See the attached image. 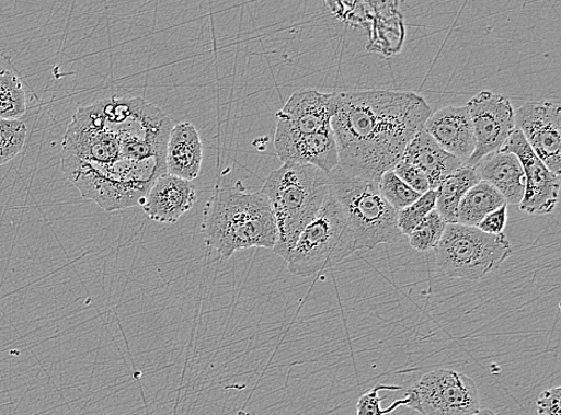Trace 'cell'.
<instances>
[{
    "mask_svg": "<svg viewBox=\"0 0 561 415\" xmlns=\"http://www.w3.org/2000/svg\"><path fill=\"white\" fill-rule=\"evenodd\" d=\"M432 114L426 100L412 92L370 89L334 93L331 127L339 166L351 175L380 180L402 161L409 142Z\"/></svg>",
    "mask_w": 561,
    "mask_h": 415,
    "instance_id": "obj_1",
    "label": "cell"
},
{
    "mask_svg": "<svg viewBox=\"0 0 561 415\" xmlns=\"http://www.w3.org/2000/svg\"><path fill=\"white\" fill-rule=\"evenodd\" d=\"M202 232L208 249L224 261L248 249L273 251L278 239L265 194L244 189L216 188L204 207Z\"/></svg>",
    "mask_w": 561,
    "mask_h": 415,
    "instance_id": "obj_2",
    "label": "cell"
},
{
    "mask_svg": "<svg viewBox=\"0 0 561 415\" xmlns=\"http://www.w3.org/2000/svg\"><path fill=\"white\" fill-rule=\"evenodd\" d=\"M260 192L270 200L276 217L278 239L273 252L288 262L299 235L331 193L330 175L317 166L283 163Z\"/></svg>",
    "mask_w": 561,
    "mask_h": 415,
    "instance_id": "obj_3",
    "label": "cell"
},
{
    "mask_svg": "<svg viewBox=\"0 0 561 415\" xmlns=\"http://www.w3.org/2000/svg\"><path fill=\"white\" fill-rule=\"evenodd\" d=\"M65 176L82 197L113 212L141 205L149 189L167 173L164 155L141 161L119 159L111 163H89L60 158Z\"/></svg>",
    "mask_w": 561,
    "mask_h": 415,
    "instance_id": "obj_4",
    "label": "cell"
},
{
    "mask_svg": "<svg viewBox=\"0 0 561 415\" xmlns=\"http://www.w3.org/2000/svg\"><path fill=\"white\" fill-rule=\"evenodd\" d=\"M331 191L355 233L359 250L394 243L401 238L398 211L383 198L377 180L351 175L341 166L330 174Z\"/></svg>",
    "mask_w": 561,
    "mask_h": 415,
    "instance_id": "obj_5",
    "label": "cell"
},
{
    "mask_svg": "<svg viewBox=\"0 0 561 415\" xmlns=\"http://www.w3.org/2000/svg\"><path fill=\"white\" fill-rule=\"evenodd\" d=\"M104 126L119 140L121 159L141 161L164 155L174 123L158 107L139 97L96 101Z\"/></svg>",
    "mask_w": 561,
    "mask_h": 415,
    "instance_id": "obj_6",
    "label": "cell"
},
{
    "mask_svg": "<svg viewBox=\"0 0 561 415\" xmlns=\"http://www.w3.org/2000/svg\"><path fill=\"white\" fill-rule=\"evenodd\" d=\"M357 251L355 233L331 191L319 214L299 235L288 268L296 277H312L341 264Z\"/></svg>",
    "mask_w": 561,
    "mask_h": 415,
    "instance_id": "obj_7",
    "label": "cell"
},
{
    "mask_svg": "<svg viewBox=\"0 0 561 415\" xmlns=\"http://www.w3.org/2000/svg\"><path fill=\"white\" fill-rule=\"evenodd\" d=\"M435 251L443 274L469 281L485 278L513 255L512 244L504 233L490 235L458 223L447 224Z\"/></svg>",
    "mask_w": 561,
    "mask_h": 415,
    "instance_id": "obj_8",
    "label": "cell"
},
{
    "mask_svg": "<svg viewBox=\"0 0 561 415\" xmlns=\"http://www.w3.org/2000/svg\"><path fill=\"white\" fill-rule=\"evenodd\" d=\"M403 399L404 407L421 415H472L480 411L476 382L465 373L447 369L425 373Z\"/></svg>",
    "mask_w": 561,
    "mask_h": 415,
    "instance_id": "obj_9",
    "label": "cell"
},
{
    "mask_svg": "<svg viewBox=\"0 0 561 415\" xmlns=\"http://www.w3.org/2000/svg\"><path fill=\"white\" fill-rule=\"evenodd\" d=\"M473 126L476 150L466 166L474 168L490 153L502 150L515 131V109L505 95L490 90L479 93L467 103Z\"/></svg>",
    "mask_w": 561,
    "mask_h": 415,
    "instance_id": "obj_10",
    "label": "cell"
},
{
    "mask_svg": "<svg viewBox=\"0 0 561 415\" xmlns=\"http://www.w3.org/2000/svg\"><path fill=\"white\" fill-rule=\"evenodd\" d=\"M60 158L89 163L121 159L119 140L104 126L96 103L75 113L64 136Z\"/></svg>",
    "mask_w": 561,
    "mask_h": 415,
    "instance_id": "obj_11",
    "label": "cell"
},
{
    "mask_svg": "<svg viewBox=\"0 0 561 415\" xmlns=\"http://www.w3.org/2000/svg\"><path fill=\"white\" fill-rule=\"evenodd\" d=\"M515 129L543 164L561 174V106L551 101H530L515 111Z\"/></svg>",
    "mask_w": 561,
    "mask_h": 415,
    "instance_id": "obj_12",
    "label": "cell"
},
{
    "mask_svg": "<svg viewBox=\"0 0 561 415\" xmlns=\"http://www.w3.org/2000/svg\"><path fill=\"white\" fill-rule=\"evenodd\" d=\"M502 150L514 153L524 168L526 191L519 203L520 211L529 216L553 214L559 204L560 176L548 170L517 129L508 137Z\"/></svg>",
    "mask_w": 561,
    "mask_h": 415,
    "instance_id": "obj_13",
    "label": "cell"
},
{
    "mask_svg": "<svg viewBox=\"0 0 561 415\" xmlns=\"http://www.w3.org/2000/svg\"><path fill=\"white\" fill-rule=\"evenodd\" d=\"M274 148L283 163L317 166L329 175L339 166L337 148L332 129L316 135H298L277 125Z\"/></svg>",
    "mask_w": 561,
    "mask_h": 415,
    "instance_id": "obj_14",
    "label": "cell"
},
{
    "mask_svg": "<svg viewBox=\"0 0 561 415\" xmlns=\"http://www.w3.org/2000/svg\"><path fill=\"white\" fill-rule=\"evenodd\" d=\"M333 114L334 93L304 89L295 93L277 113V125L298 135H316L331 131Z\"/></svg>",
    "mask_w": 561,
    "mask_h": 415,
    "instance_id": "obj_15",
    "label": "cell"
},
{
    "mask_svg": "<svg viewBox=\"0 0 561 415\" xmlns=\"http://www.w3.org/2000/svg\"><path fill=\"white\" fill-rule=\"evenodd\" d=\"M195 203L197 187L191 181L165 173L156 180L140 206L153 222L175 224Z\"/></svg>",
    "mask_w": 561,
    "mask_h": 415,
    "instance_id": "obj_16",
    "label": "cell"
},
{
    "mask_svg": "<svg viewBox=\"0 0 561 415\" xmlns=\"http://www.w3.org/2000/svg\"><path fill=\"white\" fill-rule=\"evenodd\" d=\"M423 128L443 150L463 164L472 158L476 138L467 106L442 108L430 115Z\"/></svg>",
    "mask_w": 561,
    "mask_h": 415,
    "instance_id": "obj_17",
    "label": "cell"
},
{
    "mask_svg": "<svg viewBox=\"0 0 561 415\" xmlns=\"http://www.w3.org/2000/svg\"><path fill=\"white\" fill-rule=\"evenodd\" d=\"M203 158V141L197 127L191 123L174 125L165 149L167 173L193 183L201 175Z\"/></svg>",
    "mask_w": 561,
    "mask_h": 415,
    "instance_id": "obj_18",
    "label": "cell"
},
{
    "mask_svg": "<svg viewBox=\"0 0 561 415\" xmlns=\"http://www.w3.org/2000/svg\"><path fill=\"white\" fill-rule=\"evenodd\" d=\"M480 181L497 189L506 204L519 205L525 197L526 175L516 155L503 150L486 155L474 166Z\"/></svg>",
    "mask_w": 561,
    "mask_h": 415,
    "instance_id": "obj_19",
    "label": "cell"
},
{
    "mask_svg": "<svg viewBox=\"0 0 561 415\" xmlns=\"http://www.w3.org/2000/svg\"><path fill=\"white\" fill-rule=\"evenodd\" d=\"M402 161L409 162L425 173L430 186L435 191L443 180L463 165L453 154L443 150L424 128L417 132L404 150Z\"/></svg>",
    "mask_w": 561,
    "mask_h": 415,
    "instance_id": "obj_20",
    "label": "cell"
},
{
    "mask_svg": "<svg viewBox=\"0 0 561 415\" xmlns=\"http://www.w3.org/2000/svg\"><path fill=\"white\" fill-rule=\"evenodd\" d=\"M474 168L462 165L442 181L436 191V211L446 224L458 223L459 205L465 194L479 183Z\"/></svg>",
    "mask_w": 561,
    "mask_h": 415,
    "instance_id": "obj_21",
    "label": "cell"
},
{
    "mask_svg": "<svg viewBox=\"0 0 561 415\" xmlns=\"http://www.w3.org/2000/svg\"><path fill=\"white\" fill-rule=\"evenodd\" d=\"M503 205L507 204L502 194L485 181H479L459 205L458 224L477 228L482 219Z\"/></svg>",
    "mask_w": 561,
    "mask_h": 415,
    "instance_id": "obj_22",
    "label": "cell"
},
{
    "mask_svg": "<svg viewBox=\"0 0 561 415\" xmlns=\"http://www.w3.org/2000/svg\"><path fill=\"white\" fill-rule=\"evenodd\" d=\"M27 112V97L20 78L9 70H0V119L20 120Z\"/></svg>",
    "mask_w": 561,
    "mask_h": 415,
    "instance_id": "obj_23",
    "label": "cell"
},
{
    "mask_svg": "<svg viewBox=\"0 0 561 415\" xmlns=\"http://www.w3.org/2000/svg\"><path fill=\"white\" fill-rule=\"evenodd\" d=\"M28 129L22 120L0 119V165L18 158L27 141Z\"/></svg>",
    "mask_w": 561,
    "mask_h": 415,
    "instance_id": "obj_24",
    "label": "cell"
},
{
    "mask_svg": "<svg viewBox=\"0 0 561 415\" xmlns=\"http://www.w3.org/2000/svg\"><path fill=\"white\" fill-rule=\"evenodd\" d=\"M446 227L445 220L436 210L430 212L409 237L412 249L422 253L435 250Z\"/></svg>",
    "mask_w": 561,
    "mask_h": 415,
    "instance_id": "obj_25",
    "label": "cell"
},
{
    "mask_svg": "<svg viewBox=\"0 0 561 415\" xmlns=\"http://www.w3.org/2000/svg\"><path fill=\"white\" fill-rule=\"evenodd\" d=\"M383 198L399 212L422 197L400 180L393 171L386 172L378 180Z\"/></svg>",
    "mask_w": 561,
    "mask_h": 415,
    "instance_id": "obj_26",
    "label": "cell"
},
{
    "mask_svg": "<svg viewBox=\"0 0 561 415\" xmlns=\"http://www.w3.org/2000/svg\"><path fill=\"white\" fill-rule=\"evenodd\" d=\"M434 210H436V191L432 189L398 212V227L401 235L410 237L412 231Z\"/></svg>",
    "mask_w": 561,
    "mask_h": 415,
    "instance_id": "obj_27",
    "label": "cell"
},
{
    "mask_svg": "<svg viewBox=\"0 0 561 415\" xmlns=\"http://www.w3.org/2000/svg\"><path fill=\"white\" fill-rule=\"evenodd\" d=\"M398 385L378 384L371 391L362 395L357 402V415H386L394 412L398 407H404L407 401L404 399L398 400L390 407L382 410L381 401L386 397H380L381 392H397L400 391Z\"/></svg>",
    "mask_w": 561,
    "mask_h": 415,
    "instance_id": "obj_28",
    "label": "cell"
},
{
    "mask_svg": "<svg viewBox=\"0 0 561 415\" xmlns=\"http://www.w3.org/2000/svg\"><path fill=\"white\" fill-rule=\"evenodd\" d=\"M393 172L404 184L416 193L422 194V196L426 192L432 191V186H430V181L425 173L421 171L420 168L409 162L400 161Z\"/></svg>",
    "mask_w": 561,
    "mask_h": 415,
    "instance_id": "obj_29",
    "label": "cell"
},
{
    "mask_svg": "<svg viewBox=\"0 0 561 415\" xmlns=\"http://www.w3.org/2000/svg\"><path fill=\"white\" fill-rule=\"evenodd\" d=\"M507 223V205H503L500 209L489 214L481 220L477 227L479 230L490 235H501Z\"/></svg>",
    "mask_w": 561,
    "mask_h": 415,
    "instance_id": "obj_30",
    "label": "cell"
},
{
    "mask_svg": "<svg viewBox=\"0 0 561 415\" xmlns=\"http://www.w3.org/2000/svg\"><path fill=\"white\" fill-rule=\"evenodd\" d=\"M560 397L561 388L553 387L547 389L538 399L537 411L538 415H560Z\"/></svg>",
    "mask_w": 561,
    "mask_h": 415,
    "instance_id": "obj_31",
    "label": "cell"
},
{
    "mask_svg": "<svg viewBox=\"0 0 561 415\" xmlns=\"http://www.w3.org/2000/svg\"><path fill=\"white\" fill-rule=\"evenodd\" d=\"M472 415H497L491 410H480L479 412L472 414Z\"/></svg>",
    "mask_w": 561,
    "mask_h": 415,
    "instance_id": "obj_32",
    "label": "cell"
}]
</instances>
